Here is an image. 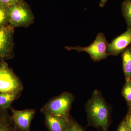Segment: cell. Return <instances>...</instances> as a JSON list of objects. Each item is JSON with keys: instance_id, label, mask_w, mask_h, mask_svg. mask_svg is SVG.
I'll use <instances>...</instances> for the list:
<instances>
[{"instance_id": "7", "label": "cell", "mask_w": 131, "mask_h": 131, "mask_svg": "<svg viewBox=\"0 0 131 131\" xmlns=\"http://www.w3.org/2000/svg\"><path fill=\"white\" fill-rule=\"evenodd\" d=\"M9 109L12 112L13 122L18 129L20 131H31V123L36 113L35 109L19 110L12 106Z\"/></svg>"}, {"instance_id": "1", "label": "cell", "mask_w": 131, "mask_h": 131, "mask_svg": "<svg viewBox=\"0 0 131 131\" xmlns=\"http://www.w3.org/2000/svg\"><path fill=\"white\" fill-rule=\"evenodd\" d=\"M88 118L91 125L101 131H108L109 108L100 91H94L86 105Z\"/></svg>"}, {"instance_id": "11", "label": "cell", "mask_w": 131, "mask_h": 131, "mask_svg": "<svg viewBox=\"0 0 131 131\" xmlns=\"http://www.w3.org/2000/svg\"><path fill=\"white\" fill-rule=\"evenodd\" d=\"M21 92H0V109L8 110L14 101L20 96Z\"/></svg>"}, {"instance_id": "6", "label": "cell", "mask_w": 131, "mask_h": 131, "mask_svg": "<svg viewBox=\"0 0 131 131\" xmlns=\"http://www.w3.org/2000/svg\"><path fill=\"white\" fill-rule=\"evenodd\" d=\"M15 28L10 25L0 27V61L10 59L14 56Z\"/></svg>"}, {"instance_id": "23", "label": "cell", "mask_w": 131, "mask_h": 131, "mask_svg": "<svg viewBox=\"0 0 131 131\" xmlns=\"http://www.w3.org/2000/svg\"></svg>"}, {"instance_id": "21", "label": "cell", "mask_w": 131, "mask_h": 131, "mask_svg": "<svg viewBox=\"0 0 131 131\" xmlns=\"http://www.w3.org/2000/svg\"><path fill=\"white\" fill-rule=\"evenodd\" d=\"M129 107H130V110L131 111V105L130 106H129Z\"/></svg>"}, {"instance_id": "22", "label": "cell", "mask_w": 131, "mask_h": 131, "mask_svg": "<svg viewBox=\"0 0 131 131\" xmlns=\"http://www.w3.org/2000/svg\"><path fill=\"white\" fill-rule=\"evenodd\" d=\"M131 1V0H125V1Z\"/></svg>"}, {"instance_id": "4", "label": "cell", "mask_w": 131, "mask_h": 131, "mask_svg": "<svg viewBox=\"0 0 131 131\" xmlns=\"http://www.w3.org/2000/svg\"><path fill=\"white\" fill-rule=\"evenodd\" d=\"M24 87L19 78L2 59L0 61V92H21Z\"/></svg>"}, {"instance_id": "2", "label": "cell", "mask_w": 131, "mask_h": 131, "mask_svg": "<svg viewBox=\"0 0 131 131\" xmlns=\"http://www.w3.org/2000/svg\"><path fill=\"white\" fill-rule=\"evenodd\" d=\"M9 24L15 28L27 27L33 23L34 16L29 5L24 0L7 7Z\"/></svg>"}, {"instance_id": "17", "label": "cell", "mask_w": 131, "mask_h": 131, "mask_svg": "<svg viewBox=\"0 0 131 131\" xmlns=\"http://www.w3.org/2000/svg\"><path fill=\"white\" fill-rule=\"evenodd\" d=\"M22 0H0V5L6 7H8L16 3L21 1Z\"/></svg>"}, {"instance_id": "20", "label": "cell", "mask_w": 131, "mask_h": 131, "mask_svg": "<svg viewBox=\"0 0 131 131\" xmlns=\"http://www.w3.org/2000/svg\"><path fill=\"white\" fill-rule=\"evenodd\" d=\"M107 2V0H101L100 3V7H104Z\"/></svg>"}, {"instance_id": "19", "label": "cell", "mask_w": 131, "mask_h": 131, "mask_svg": "<svg viewBox=\"0 0 131 131\" xmlns=\"http://www.w3.org/2000/svg\"><path fill=\"white\" fill-rule=\"evenodd\" d=\"M117 131H130L124 120L120 124Z\"/></svg>"}, {"instance_id": "13", "label": "cell", "mask_w": 131, "mask_h": 131, "mask_svg": "<svg viewBox=\"0 0 131 131\" xmlns=\"http://www.w3.org/2000/svg\"><path fill=\"white\" fill-rule=\"evenodd\" d=\"M122 14L127 23L128 28H131V1L124 2L122 5Z\"/></svg>"}, {"instance_id": "8", "label": "cell", "mask_w": 131, "mask_h": 131, "mask_svg": "<svg viewBox=\"0 0 131 131\" xmlns=\"http://www.w3.org/2000/svg\"><path fill=\"white\" fill-rule=\"evenodd\" d=\"M131 43V28L119 36L115 38L108 43L107 53L109 56H118L123 52Z\"/></svg>"}, {"instance_id": "3", "label": "cell", "mask_w": 131, "mask_h": 131, "mask_svg": "<svg viewBox=\"0 0 131 131\" xmlns=\"http://www.w3.org/2000/svg\"><path fill=\"white\" fill-rule=\"evenodd\" d=\"M74 99L73 94L66 91L50 99L41 110L46 111L52 115L71 119L70 112Z\"/></svg>"}, {"instance_id": "10", "label": "cell", "mask_w": 131, "mask_h": 131, "mask_svg": "<svg viewBox=\"0 0 131 131\" xmlns=\"http://www.w3.org/2000/svg\"><path fill=\"white\" fill-rule=\"evenodd\" d=\"M0 131H20L15 125L8 110L0 109Z\"/></svg>"}, {"instance_id": "5", "label": "cell", "mask_w": 131, "mask_h": 131, "mask_svg": "<svg viewBox=\"0 0 131 131\" xmlns=\"http://www.w3.org/2000/svg\"><path fill=\"white\" fill-rule=\"evenodd\" d=\"M108 42L102 33L98 34L93 42L86 47L77 46L66 47L68 50H74L78 52L84 51L89 54L91 59L94 62H98L105 59L109 56L107 53Z\"/></svg>"}, {"instance_id": "14", "label": "cell", "mask_w": 131, "mask_h": 131, "mask_svg": "<svg viewBox=\"0 0 131 131\" xmlns=\"http://www.w3.org/2000/svg\"><path fill=\"white\" fill-rule=\"evenodd\" d=\"M7 8V7L0 5V27L10 25Z\"/></svg>"}, {"instance_id": "16", "label": "cell", "mask_w": 131, "mask_h": 131, "mask_svg": "<svg viewBox=\"0 0 131 131\" xmlns=\"http://www.w3.org/2000/svg\"><path fill=\"white\" fill-rule=\"evenodd\" d=\"M67 131H84L80 125L71 119L70 125Z\"/></svg>"}, {"instance_id": "12", "label": "cell", "mask_w": 131, "mask_h": 131, "mask_svg": "<svg viewBox=\"0 0 131 131\" xmlns=\"http://www.w3.org/2000/svg\"><path fill=\"white\" fill-rule=\"evenodd\" d=\"M123 70L126 81L131 78V47L127 48L122 54Z\"/></svg>"}, {"instance_id": "15", "label": "cell", "mask_w": 131, "mask_h": 131, "mask_svg": "<svg viewBox=\"0 0 131 131\" xmlns=\"http://www.w3.org/2000/svg\"><path fill=\"white\" fill-rule=\"evenodd\" d=\"M123 96L129 106L131 105V80L126 81L122 91Z\"/></svg>"}, {"instance_id": "18", "label": "cell", "mask_w": 131, "mask_h": 131, "mask_svg": "<svg viewBox=\"0 0 131 131\" xmlns=\"http://www.w3.org/2000/svg\"><path fill=\"white\" fill-rule=\"evenodd\" d=\"M124 121L128 127L130 131H131V111L130 110L127 114L126 117L124 119Z\"/></svg>"}, {"instance_id": "9", "label": "cell", "mask_w": 131, "mask_h": 131, "mask_svg": "<svg viewBox=\"0 0 131 131\" xmlns=\"http://www.w3.org/2000/svg\"><path fill=\"white\" fill-rule=\"evenodd\" d=\"M45 116V124L49 131H67L70 125L71 119L50 114L41 110Z\"/></svg>"}]
</instances>
